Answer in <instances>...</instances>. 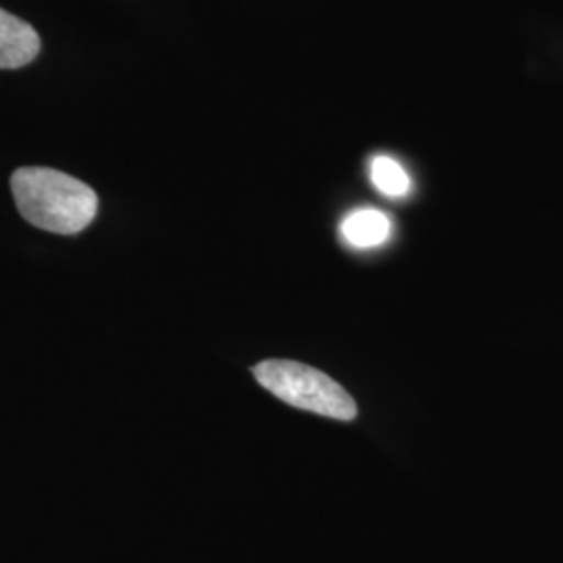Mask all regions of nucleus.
<instances>
[{
  "instance_id": "1",
  "label": "nucleus",
  "mask_w": 563,
  "mask_h": 563,
  "mask_svg": "<svg viewBox=\"0 0 563 563\" xmlns=\"http://www.w3.org/2000/svg\"><path fill=\"white\" fill-rule=\"evenodd\" d=\"M11 190L21 218L53 234H78L99 211V197L88 184L51 167H21L11 176Z\"/></svg>"
},
{
  "instance_id": "2",
  "label": "nucleus",
  "mask_w": 563,
  "mask_h": 563,
  "mask_svg": "<svg viewBox=\"0 0 563 563\" xmlns=\"http://www.w3.org/2000/svg\"><path fill=\"white\" fill-rule=\"evenodd\" d=\"M253 374L263 388L292 407L341 422H351L357 418L355 399L341 384L311 365L269 360L255 365Z\"/></svg>"
},
{
  "instance_id": "3",
  "label": "nucleus",
  "mask_w": 563,
  "mask_h": 563,
  "mask_svg": "<svg viewBox=\"0 0 563 563\" xmlns=\"http://www.w3.org/2000/svg\"><path fill=\"white\" fill-rule=\"evenodd\" d=\"M41 53V36L27 21L0 9V69H20Z\"/></svg>"
},
{
  "instance_id": "4",
  "label": "nucleus",
  "mask_w": 563,
  "mask_h": 563,
  "mask_svg": "<svg viewBox=\"0 0 563 563\" xmlns=\"http://www.w3.org/2000/svg\"><path fill=\"white\" fill-rule=\"evenodd\" d=\"M393 223L378 209H357L341 223L342 241L353 249H374L390 239Z\"/></svg>"
},
{
  "instance_id": "5",
  "label": "nucleus",
  "mask_w": 563,
  "mask_h": 563,
  "mask_svg": "<svg viewBox=\"0 0 563 563\" xmlns=\"http://www.w3.org/2000/svg\"><path fill=\"white\" fill-rule=\"evenodd\" d=\"M369 178L378 192L390 199H401L411 190V180L399 163L386 155H378L369 165Z\"/></svg>"
}]
</instances>
